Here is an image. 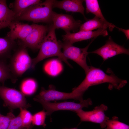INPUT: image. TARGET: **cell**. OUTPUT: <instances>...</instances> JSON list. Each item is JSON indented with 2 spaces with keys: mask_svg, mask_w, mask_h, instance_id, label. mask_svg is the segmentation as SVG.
Wrapping results in <instances>:
<instances>
[{
  "mask_svg": "<svg viewBox=\"0 0 129 129\" xmlns=\"http://www.w3.org/2000/svg\"><path fill=\"white\" fill-rule=\"evenodd\" d=\"M86 75L83 81L72 91L75 100L79 101L80 102L83 101V95L91 86L108 83L110 84L113 87L119 90L127 83L126 80L118 78L113 73L108 75L100 69L92 66H90L89 70Z\"/></svg>",
  "mask_w": 129,
  "mask_h": 129,
  "instance_id": "6da1fadb",
  "label": "cell"
},
{
  "mask_svg": "<svg viewBox=\"0 0 129 129\" xmlns=\"http://www.w3.org/2000/svg\"><path fill=\"white\" fill-rule=\"evenodd\" d=\"M55 28L53 24L49 27V30L39 48V51L37 56L32 59L31 67L34 69L37 64L46 58L57 56L70 66V64L61 51V41H58L55 33Z\"/></svg>",
  "mask_w": 129,
  "mask_h": 129,
  "instance_id": "7a4b0ae2",
  "label": "cell"
},
{
  "mask_svg": "<svg viewBox=\"0 0 129 129\" xmlns=\"http://www.w3.org/2000/svg\"><path fill=\"white\" fill-rule=\"evenodd\" d=\"M54 0H46L30 6L16 21H26L34 23L52 22V9Z\"/></svg>",
  "mask_w": 129,
  "mask_h": 129,
  "instance_id": "3957f363",
  "label": "cell"
},
{
  "mask_svg": "<svg viewBox=\"0 0 129 129\" xmlns=\"http://www.w3.org/2000/svg\"><path fill=\"white\" fill-rule=\"evenodd\" d=\"M32 63V59L26 48L21 45L12 56L9 65L11 74L16 78L22 75L31 67Z\"/></svg>",
  "mask_w": 129,
  "mask_h": 129,
  "instance_id": "277c9868",
  "label": "cell"
},
{
  "mask_svg": "<svg viewBox=\"0 0 129 129\" xmlns=\"http://www.w3.org/2000/svg\"><path fill=\"white\" fill-rule=\"evenodd\" d=\"M96 38L92 39L88 45L85 47L79 48L73 46L67 42L61 41L63 52L64 56L68 59H71L76 63L84 70L86 74L88 71L90 66L86 63V57L89 52H87L88 48L92 42Z\"/></svg>",
  "mask_w": 129,
  "mask_h": 129,
  "instance_id": "5b68a950",
  "label": "cell"
},
{
  "mask_svg": "<svg viewBox=\"0 0 129 129\" xmlns=\"http://www.w3.org/2000/svg\"><path fill=\"white\" fill-rule=\"evenodd\" d=\"M34 101L41 103L46 110L47 115H50L55 111L60 110H69L75 112L83 108H87L92 104L91 100L88 98L82 102L76 103L65 101L61 102H51L45 101L41 99L34 98Z\"/></svg>",
  "mask_w": 129,
  "mask_h": 129,
  "instance_id": "8992f818",
  "label": "cell"
},
{
  "mask_svg": "<svg viewBox=\"0 0 129 129\" xmlns=\"http://www.w3.org/2000/svg\"><path fill=\"white\" fill-rule=\"evenodd\" d=\"M0 97L5 105L12 109L26 108L30 106L27 103L25 95L14 89L0 86Z\"/></svg>",
  "mask_w": 129,
  "mask_h": 129,
  "instance_id": "52a82bcc",
  "label": "cell"
},
{
  "mask_svg": "<svg viewBox=\"0 0 129 129\" xmlns=\"http://www.w3.org/2000/svg\"><path fill=\"white\" fill-rule=\"evenodd\" d=\"M108 109L107 106L103 104L95 107L90 111H85L82 109L76 111L81 122H89L100 124L101 127H106V123L109 118L105 114V112Z\"/></svg>",
  "mask_w": 129,
  "mask_h": 129,
  "instance_id": "ba28073f",
  "label": "cell"
},
{
  "mask_svg": "<svg viewBox=\"0 0 129 129\" xmlns=\"http://www.w3.org/2000/svg\"><path fill=\"white\" fill-rule=\"evenodd\" d=\"M49 29L47 25L34 24L31 32L25 38L21 40V46L33 50L39 49Z\"/></svg>",
  "mask_w": 129,
  "mask_h": 129,
  "instance_id": "9c48e42d",
  "label": "cell"
},
{
  "mask_svg": "<svg viewBox=\"0 0 129 129\" xmlns=\"http://www.w3.org/2000/svg\"><path fill=\"white\" fill-rule=\"evenodd\" d=\"M52 22L56 29H61L66 33L71 31L78 30L81 25V21L75 20L71 15L63 14H58L53 12Z\"/></svg>",
  "mask_w": 129,
  "mask_h": 129,
  "instance_id": "30bf717a",
  "label": "cell"
},
{
  "mask_svg": "<svg viewBox=\"0 0 129 129\" xmlns=\"http://www.w3.org/2000/svg\"><path fill=\"white\" fill-rule=\"evenodd\" d=\"M90 53L96 54L101 56L104 61L114 56L121 54L129 55V50L123 46L114 42L111 37L105 44L99 48Z\"/></svg>",
  "mask_w": 129,
  "mask_h": 129,
  "instance_id": "8fae6325",
  "label": "cell"
},
{
  "mask_svg": "<svg viewBox=\"0 0 129 129\" xmlns=\"http://www.w3.org/2000/svg\"><path fill=\"white\" fill-rule=\"evenodd\" d=\"M108 35L106 29L99 28L95 31H79L74 33L69 32L62 36L64 42L71 44L78 42L96 38L99 36H106Z\"/></svg>",
  "mask_w": 129,
  "mask_h": 129,
  "instance_id": "7c38bea8",
  "label": "cell"
},
{
  "mask_svg": "<svg viewBox=\"0 0 129 129\" xmlns=\"http://www.w3.org/2000/svg\"><path fill=\"white\" fill-rule=\"evenodd\" d=\"M33 26L34 24L29 25L20 22L19 21H13L8 27L10 31L7 36L14 40L17 39L22 40L31 32Z\"/></svg>",
  "mask_w": 129,
  "mask_h": 129,
  "instance_id": "4fadbf2b",
  "label": "cell"
},
{
  "mask_svg": "<svg viewBox=\"0 0 129 129\" xmlns=\"http://www.w3.org/2000/svg\"><path fill=\"white\" fill-rule=\"evenodd\" d=\"M49 87L48 90L42 88L40 92L35 96V98L49 102L70 99H74L72 92L70 93L62 92L56 90L55 87L52 86H50Z\"/></svg>",
  "mask_w": 129,
  "mask_h": 129,
  "instance_id": "5bb4252c",
  "label": "cell"
},
{
  "mask_svg": "<svg viewBox=\"0 0 129 129\" xmlns=\"http://www.w3.org/2000/svg\"><path fill=\"white\" fill-rule=\"evenodd\" d=\"M84 1L82 0H55L53 8H58L68 12L80 13L86 18L84 13L85 9L82 4Z\"/></svg>",
  "mask_w": 129,
  "mask_h": 129,
  "instance_id": "9a60e30c",
  "label": "cell"
},
{
  "mask_svg": "<svg viewBox=\"0 0 129 129\" xmlns=\"http://www.w3.org/2000/svg\"><path fill=\"white\" fill-rule=\"evenodd\" d=\"M115 25L107 21H104L95 16L81 24L79 31H89L96 29L108 28L110 31H112Z\"/></svg>",
  "mask_w": 129,
  "mask_h": 129,
  "instance_id": "2e32d148",
  "label": "cell"
},
{
  "mask_svg": "<svg viewBox=\"0 0 129 129\" xmlns=\"http://www.w3.org/2000/svg\"><path fill=\"white\" fill-rule=\"evenodd\" d=\"M15 14L8 7L5 0H0V30L9 27L13 21H16Z\"/></svg>",
  "mask_w": 129,
  "mask_h": 129,
  "instance_id": "e0dca14e",
  "label": "cell"
},
{
  "mask_svg": "<svg viewBox=\"0 0 129 129\" xmlns=\"http://www.w3.org/2000/svg\"><path fill=\"white\" fill-rule=\"evenodd\" d=\"M16 44L14 40L7 36L0 37V59L4 60L9 57Z\"/></svg>",
  "mask_w": 129,
  "mask_h": 129,
  "instance_id": "ac0fdd59",
  "label": "cell"
},
{
  "mask_svg": "<svg viewBox=\"0 0 129 129\" xmlns=\"http://www.w3.org/2000/svg\"><path fill=\"white\" fill-rule=\"evenodd\" d=\"M41 2L40 0H16L12 4L16 20L25 10L30 6Z\"/></svg>",
  "mask_w": 129,
  "mask_h": 129,
  "instance_id": "d6986e66",
  "label": "cell"
},
{
  "mask_svg": "<svg viewBox=\"0 0 129 129\" xmlns=\"http://www.w3.org/2000/svg\"><path fill=\"white\" fill-rule=\"evenodd\" d=\"M43 69L48 74L52 76H55L62 71L63 66L60 60L54 59L46 62L44 65Z\"/></svg>",
  "mask_w": 129,
  "mask_h": 129,
  "instance_id": "ffe728a7",
  "label": "cell"
},
{
  "mask_svg": "<svg viewBox=\"0 0 129 129\" xmlns=\"http://www.w3.org/2000/svg\"><path fill=\"white\" fill-rule=\"evenodd\" d=\"M84 1L86 4V13H92L95 16L104 21H107L102 13L98 0H85Z\"/></svg>",
  "mask_w": 129,
  "mask_h": 129,
  "instance_id": "44dd1931",
  "label": "cell"
},
{
  "mask_svg": "<svg viewBox=\"0 0 129 129\" xmlns=\"http://www.w3.org/2000/svg\"><path fill=\"white\" fill-rule=\"evenodd\" d=\"M38 86L36 80L33 78H28L23 80L20 86L21 92L25 95H31L36 91Z\"/></svg>",
  "mask_w": 129,
  "mask_h": 129,
  "instance_id": "7402d4cb",
  "label": "cell"
},
{
  "mask_svg": "<svg viewBox=\"0 0 129 129\" xmlns=\"http://www.w3.org/2000/svg\"><path fill=\"white\" fill-rule=\"evenodd\" d=\"M14 78L9 65L6 64L4 60L0 59V82L4 84L8 79L13 80Z\"/></svg>",
  "mask_w": 129,
  "mask_h": 129,
  "instance_id": "603a6c76",
  "label": "cell"
},
{
  "mask_svg": "<svg viewBox=\"0 0 129 129\" xmlns=\"http://www.w3.org/2000/svg\"><path fill=\"white\" fill-rule=\"evenodd\" d=\"M106 127L108 129H129L128 125L120 121L118 118L115 116L107 120Z\"/></svg>",
  "mask_w": 129,
  "mask_h": 129,
  "instance_id": "cb8c5ba5",
  "label": "cell"
},
{
  "mask_svg": "<svg viewBox=\"0 0 129 129\" xmlns=\"http://www.w3.org/2000/svg\"><path fill=\"white\" fill-rule=\"evenodd\" d=\"M19 115L22 120L23 126L24 128L28 129L33 125L32 124V115L26 108H20Z\"/></svg>",
  "mask_w": 129,
  "mask_h": 129,
  "instance_id": "d4e9b609",
  "label": "cell"
},
{
  "mask_svg": "<svg viewBox=\"0 0 129 129\" xmlns=\"http://www.w3.org/2000/svg\"><path fill=\"white\" fill-rule=\"evenodd\" d=\"M46 115V113L44 110L36 113L32 116V124L33 126H41L45 127L46 125L45 123Z\"/></svg>",
  "mask_w": 129,
  "mask_h": 129,
  "instance_id": "484cf974",
  "label": "cell"
},
{
  "mask_svg": "<svg viewBox=\"0 0 129 129\" xmlns=\"http://www.w3.org/2000/svg\"><path fill=\"white\" fill-rule=\"evenodd\" d=\"M15 117L11 112L6 116L1 114L0 115V129H7L11 120Z\"/></svg>",
  "mask_w": 129,
  "mask_h": 129,
  "instance_id": "4316f807",
  "label": "cell"
},
{
  "mask_svg": "<svg viewBox=\"0 0 129 129\" xmlns=\"http://www.w3.org/2000/svg\"><path fill=\"white\" fill-rule=\"evenodd\" d=\"M23 127L22 119L19 114L11 120L7 129H26Z\"/></svg>",
  "mask_w": 129,
  "mask_h": 129,
  "instance_id": "83f0119b",
  "label": "cell"
},
{
  "mask_svg": "<svg viewBox=\"0 0 129 129\" xmlns=\"http://www.w3.org/2000/svg\"><path fill=\"white\" fill-rule=\"evenodd\" d=\"M115 27L117 28L118 30L123 32L125 34L127 40L129 39V29H125L123 28L118 27L115 26Z\"/></svg>",
  "mask_w": 129,
  "mask_h": 129,
  "instance_id": "f1b7e54d",
  "label": "cell"
},
{
  "mask_svg": "<svg viewBox=\"0 0 129 129\" xmlns=\"http://www.w3.org/2000/svg\"><path fill=\"white\" fill-rule=\"evenodd\" d=\"M63 129H78L77 128H73L68 129V128H64Z\"/></svg>",
  "mask_w": 129,
  "mask_h": 129,
  "instance_id": "f546056e",
  "label": "cell"
},
{
  "mask_svg": "<svg viewBox=\"0 0 129 129\" xmlns=\"http://www.w3.org/2000/svg\"><path fill=\"white\" fill-rule=\"evenodd\" d=\"M32 127H33V126H32L30 128H29V129H32Z\"/></svg>",
  "mask_w": 129,
  "mask_h": 129,
  "instance_id": "4dcf8cb0",
  "label": "cell"
},
{
  "mask_svg": "<svg viewBox=\"0 0 129 129\" xmlns=\"http://www.w3.org/2000/svg\"><path fill=\"white\" fill-rule=\"evenodd\" d=\"M105 128V129H108L106 127Z\"/></svg>",
  "mask_w": 129,
  "mask_h": 129,
  "instance_id": "1f68e13d",
  "label": "cell"
},
{
  "mask_svg": "<svg viewBox=\"0 0 129 129\" xmlns=\"http://www.w3.org/2000/svg\"><path fill=\"white\" fill-rule=\"evenodd\" d=\"M1 113H0V115H1Z\"/></svg>",
  "mask_w": 129,
  "mask_h": 129,
  "instance_id": "d6a6232c",
  "label": "cell"
}]
</instances>
